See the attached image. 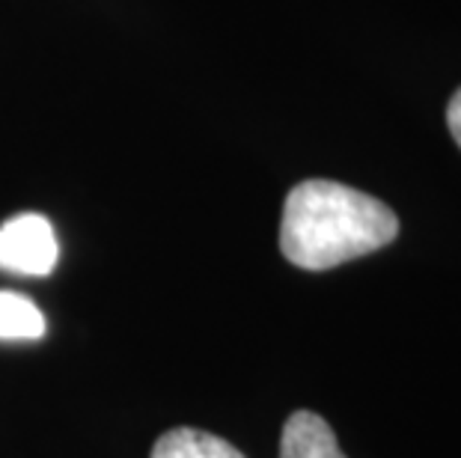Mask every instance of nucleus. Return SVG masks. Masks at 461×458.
Returning <instances> with one entry per match:
<instances>
[{"instance_id": "39448f33", "label": "nucleus", "mask_w": 461, "mask_h": 458, "mask_svg": "<svg viewBox=\"0 0 461 458\" xmlns=\"http://www.w3.org/2000/svg\"><path fill=\"white\" fill-rule=\"evenodd\" d=\"M45 316L27 295L18 292H0V339L18 343V339H42Z\"/></svg>"}, {"instance_id": "f257e3e1", "label": "nucleus", "mask_w": 461, "mask_h": 458, "mask_svg": "<svg viewBox=\"0 0 461 458\" xmlns=\"http://www.w3.org/2000/svg\"><path fill=\"white\" fill-rule=\"evenodd\" d=\"M399 236V218L381 200L348 184L310 179L289 191L280 250L303 271H328L366 256Z\"/></svg>"}, {"instance_id": "20e7f679", "label": "nucleus", "mask_w": 461, "mask_h": 458, "mask_svg": "<svg viewBox=\"0 0 461 458\" xmlns=\"http://www.w3.org/2000/svg\"><path fill=\"white\" fill-rule=\"evenodd\" d=\"M152 458H244L230 441L200 428H170L152 446Z\"/></svg>"}, {"instance_id": "f03ea898", "label": "nucleus", "mask_w": 461, "mask_h": 458, "mask_svg": "<svg viewBox=\"0 0 461 458\" xmlns=\"http://www.w3.org/2000/svg\"><path fill=\"white\" fill-rule=\"evenodd\" d=\"M60 256L51 220L42 214L24 211L0 227V268L9 274L48 277Z\"/></svg>"}, {"instance_id": "7ed1b4c3", "label": "nucleus", "mask_w": 461, "mask_h": 458, "mask_svg": "<svg viewBox=\"0 0 461 458\" xmlns=\"http://www.w3.org/2000/svg\"><path fill=\"white\" fill-rule=\"evenodd\" d=\"M280 458H346L325 417L295 411L283 426Z\"/></svg>"}, {"instance_id": "423d86ee", "label": "nucleus", "mask_w": 461, "mask_h": 458, "mask_svg": "<svg viewBox=\"0 0 461 458\" xmlns=\"http://www.w3.org/2000/svg\"><path fill=\"white\" fill-rule=\"evenodd\" d=\"M447 122H449V131H453L456 143L461 146V90L453 95V102L447 107Z\"/></svg>"}]
</instances>
